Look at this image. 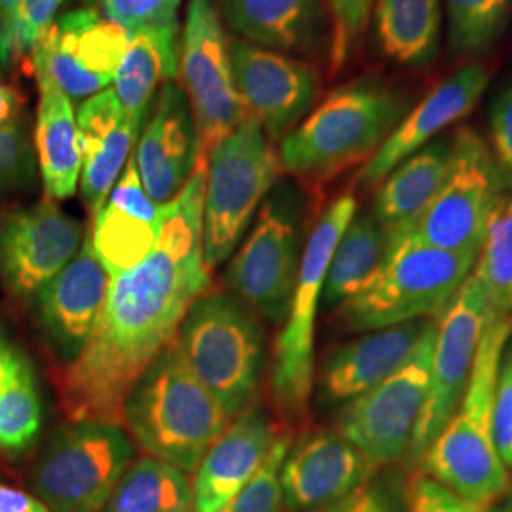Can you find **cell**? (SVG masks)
Returning <instances> with one entry per match:
<instances>
[{
    "label": "cell",
    "instance_id": "32",
    "mask_svg": "<svg viewBox=\"0 0 512 512\" xmlns=\"http://www.w3.org/2000/svg\"><path fill=\"white\" fill-rule=\"evenodd\" d=\"M473 275L484 293L490 315L497 319H511L512 196L503 198L495 207Z\"/></svg>",
    "mask_w": 512,
    "mask_h": 512
},
{
    "label": "cell",
    "instance_id": "36",
    "mask_svg": "<svg viewBox=\"0 0 512 512\" xmlns=\"http://www.w3.org/2000/svg\"><path fill=\"white\" fill-rule=\"evenodd\" d=\"M330 12L329 71L348 69L363 46L376 0H327Z\"/></svg>",
    "mask_w": 512,
    "mask_h": 512
},
{
    "label": "cell",
    "instance_id": "5",
    "mask_svg": "<svg viewBox=\"0 0 512 512\" xmlns=\"http://www.w3.org/2000/svg\"><path fill=\"white\" fill-rule=\"evenodd\" d=\"M478 255L452 253L404 234L387 239L382 266L363 291L338 310L351 332L435 321L452 304L475 268Z\"/></svg>",
    "mask_w": 512,
    "mask_h": 512
},
{
    "label": "cell",
    "instance_id": "48",
    "mask_svg": "<svg viewBox=\"0 0 512 512\" xmlns=\"http://www.w3.org/2000/svg\"><path fill=\"white\" fill-rule=\"evenodd\" d=\"M23 97L12 86L0 82V124H8L21 116Z\"/></svg>",
    "mask_w": 512,
    "mask_h": 512
},
{
    "label": "cell",
    "instance_id": "39",
    "mask_svg": "<svg viewBox=\"0 0 512 512\" xmlns=\"http://www.w3.org/2000/svg\"><path fill=\"white\" fill-rule=\"evenodd\" d=\"M101 14L118 23L129 35L152 29V27H173L181 0H99Z\"/></svg>",
    "mask_w": 512,
    "mask_h": 512
},
{
    "label": "cell",
    "instance_id": "44",
    "mask_svg": "<svg viewBox=\"0 0 512 512\" xmlns=\"http://www.w3.org/2000/svg\"><path fill=\"white\" fill-rule=\"evenodd\" d=\"M408 512H486L461 499L427 475L416 476L408 486Z\"/></svg>",
    "mask_w": 512,
    "mask_h": 512
},
{
    "label": "cell",
    "instance_id": "50",
    "mask_svg": "<svg viewBox=\"0 0 512 512\" xmlns=\"http://www.w3.org/2000/svg\"><path fill=\"white\" fill-rule=\"evenodd\" d=\"M486 512H512V492H507L501 499H497V505L488 507Z\"/></svg>",
    "mask_w": 512,
    "mask_h": 512
},
{
    "label": "cell",
    "instance_id": "28",
    "mask_svg": "<svg viewBox=\"0 0 512 512\" xmlns=\"http://www.w3.org/2000/svg\"><path fill=\"white\" fill-rule=\"evenodd\" d=\"M38 88L35 152L40 181L48 200L65 202L73 198L82 171L76 112L71 99L54 84L38 80Z\"/></svg>",
    "mask_w": 512,
    "mask_h": 512
},
{
    "label": "cell",
    "instance_id": "34",
    "mask_svg": "<svg viewBox=\"0 0 512 512\" xmlns=\"http://www.w3.org/2000/svg\"><path fill=\"white\" fill-rule=\"evenodd\" d=\"M139 137L141 129L137 128L128 116H124L120 126L114 129L103 143H99L92 152L82 156L78 186L82 202L92 217H95L107 202L110 190L114 188L124 167L131 160Z\"/></svg>",
    "mask_w": 512,
    "mask_h": 512
},
{
    "label": "cell",
    "instance_id": "17",
    "mask_svg": "<svg viewBox=\"0 0 512 512\" xmlns=\"http://www.w3.org/2000/svg\"><path fill=\"white\" fill-rule=\"evenodd\" d=\"M239 97L268 139L283 141L308 114L319 76L310 63L260 48L247 40H228Z\"/></svg>",
    "mask_w": 512,
    "mask_h": 512
},
{
    "label": "cell",
    "instance_id": "8",
    "mask_svg": "<svg viewBox=\"0 0 512 512\" xmlns=\"http://www.w3.org/2000/svg\"><path fill=\"white\" fill-rule=\"evenodd\" d=\"M355 213V196L344 194L330 203L313 226L304 243L298 279L283 329L275 338L270 378L272 395L279 414L293 423L304 420L310 410L315 380V317L321 304L330 256Z\"/></svg>",
    "mask_w": 512,
    "mask_h": 512
},
{
    "label": "cell",
    "instance_id": "51",
    "mask_svg": "<svg viewBox=\"0 0 512 512\" xmlns=\"http://www.w3.org/2000/svg\"><path fill=\"white\" fill-rule=\"evenodd\" d=\"M0 76H2V69H0Z\"/></svg>",
    "mask_w": 512,
    "mask_h": 512
},
{
    "label": "cell",
    "instance_id": "4",
    "mask_svg": "<svg viewBox=\"0 0 512 512\" xmlns=\"http://www.w3.org/2000/svg\"><path fill=\"white\" fill-rule=\"evenodd\" d=\"M403 97L378 78H361L330 92L281 141V169L304 183H327L365 165L403 120Z\"/></svg>",
    "mask_w": 512,
    "mask_h": 512
},
{
    "label": "cell",
    "instance_id": "35",
    "mask_svg": "<svg viewBox=\"0 0 512 512\" xmlns=\"http://www.w3.org/2000/svg\"><path fill=\"white\" fill-rule=\"evenodd\" d=\"M448 44L458 55L490 50L511 19L512 0H444Z\"/></svg>",
    "mask_w": 512,
    "mask_h": 512
},
{
    "label": "cell",
    "instance_id": "22",
    "mask_svg": "<svg viewBox=\"0 0 512 512\" xmlns=\"http://www.w3.org/2000/svg\"><path fill=\"white\" fill-rule=\"evenodd\" d=\"M279 433L272 416L258 406L243 410L203 456L194 473L196 512H220L255 476Z\"/></svg>",
    "mask_w": 512,
    "mask_h": 512
},
{
    "label": "cell",
    "instance_id": "37",
    "mask_svg": "<svg viewBox=\"0 0 512 512\" xmlns=\"http://www.w3.org/2000/svg\"><path fill=\"white\" fill-rule=\"evenodd\" d=\"M37 165L27 120L19 116L0 124V200L31 190L37 181Z\"/></svg>",
    "mask_w": 512,
    "mask_h": 512
},
{
    "label": "cell",
    "instance_id": "27",
    "mask_svg": "<svg viewBox=\"0 0 512 512\" xmlns=\"http://www.w3.org/2000/svg\"><path fill=\"white\" fill-rule=\"evenodd\" d=\"M179 25L152 27L129 35L128 48L114 74V93L124 114L143 131L158 86L179 76Z\"/></svg>",
    "mask_w": 512,
    "mask_h": 512
},
{
    "label": "cell",
    "instance_id": "24",
    "mask_svg": "<svg viewBox=\"0 0 512 512\" xmlns=\"http://www.w3.org/2000/svg\"><path fill=\"white\" fill-rule=\"evenodd\" d=\"M427 325V321H412L370 330L332 349L319 372L321 403H349L382 384L403 365Z\"/></svg>",
    "mask_w": 512,
    "mask_h": 512
},
{
    "label": "cell",
    "instance_id": "12",
    "mask_svg": "<svg viewBox=\"0 0 512 512\" xmlns=\"http://www.w3.org/2000/svg\"><path fill=\"white\" fill-rule=\"evenodd\" d=\"M179 76L196 122L198 167H205L213 148L247 116L236 88L230 46L215 0L188 2Z\"/></svg>",
    "mask_w": 512,
    "mask_h": 512
},
{
    "label": "cell",
    "instance_id": "15",
    "mask_svg": "<svg viewBox=\"0 0 512 512\" xmlns=\"http://www.w3.org/2000/svg\"><path fill=\"white\" fill-rule=\"evenodd\" d=\"M128 42V31L93 6L61 12L31 52L37 80L69 99L92 97L114 80Z\"/></svg>",
    "mask_w": 512,
    "mask_h": 512
},
{
    "label": "cell",
    "instance_id": "2",
    "mask_svg": "<svg viewBox=\"0 0 512 512\" xmlns=\"http://www.w3.org/2000/svg\"><path fill=\"white\" fill-rule=\"evenodd\" d=\"M230 421L175 340L148 365L124 403V427L133 442L186 475L196 473Z\"/></svg>",
    "mask_w": 512,
    "mask_h": 512
},
{
    "label": "cell",
    "instance_id": "41",
    "mask_svg": "<svg viewBox=\"0 0 512 512\" xmlns=\"http://www.w3.org/2000/svg\"><path fill=\"white\" fill-rule=\"evenodd\" d=\"M494 439L497 454L512 476V342L503 349L494 397Z\"/></svg>",
    "mask_w": 512,
    "mask_h": 512
},
{
    "label": "cell",
    "instance_id": "3",
    "mask_svg": "<svg viewBox=\"0 0 512 512\" xmlns=\"http://www.w3.org/2000/svg\"><path fill=\"white\" fill-rule=\"evenodd\" d=\"M511 334L512 319H488L458 410L420 461L429 478L482 509L511 486L494 439L495 384Z\"/></svg>",
    "mask_w": 512,
    "mask_h": 512
},
{
    "label": "cell",
    "instance_id": "47",
    "mask_svg": "<svg viewBox=\"0 0 512 512\" xmlns=\"http://www.w3.org/2000/svg\"><path fill=\"white\" fill-rule=\"evenodd\" d=\"M0 512H50L37 495L0 484Z\"/></svg>",
    "mask_w": 512,
    "mask_h": 512
},
{
    "label": "cell",
    "instance_id": "7",
    "mask_svg": "<svg viewBox=\"0 0 512 512\" xmlns=\"http://www.w3.org/2000/svg\"><path fill=\"white\" fill-rule=\"evenodd\" d=\"M281 171L272 141L249 114L213 148L203 192V260L209 272L234 255Z\"/></svg>",
    "mask_w": 512,
    "mask_h": 512
},
{
    "label": "cell",
    "instance_id": "42",
    "mask_svg": "<svg viewBox=\"0 0 512 512\" xmlns=\"http://www.w3.org/2000/svg\"><path fill=\"white\" fill-rule=\"evenodd\" d=\"M490 150L503 179L512 190V84L495 97L490 110Z\"/></svg>",
    "mask_w": 512,
    "mask_h": 512
},
{
    "label": "cell",
    "instance_id": "18",
    "mask_svg": "<svg viewBox=\"0 0 512 512\" xmlns=\"http://www.w3.org/2000/svg\"><path fill=\"white\" fill-rule=\"evenodd\" d=\"M110 281L88 234L73 260L33 300L42 340L61 365H71L86 348Z\"/></svg>",
    "mask_w": 512,
    "mask_h": 512
},
{
    "label": "cell",
    "instance_id": "49",
    "mask_svg": "<svg viewBox=\"0 0 512 512\" xmlns=\"http://www.w3.org/2000/svg\"><path fill=\"white\" fill-rule=\"evenodd\" d=\"M19 357H21V353L18 349H14L4 340H0V380L12 370V366L18 363Z\"/></svg>",
    "mask_w": 512,
    "mask_h": 512
},
{
    "label": "cell",
    "instance_id": "20",
    "mask_svg": "<svg viewBox=\"0 0 512 512\" xmlns=\"http://www.w3.org/2000/svg\"><path fill=\"white\" fill-rule=\"evenodd\" d=\"M135 165L156 205L175 200L198 167V133L183 86L165 82L135 147Z\"/></svg>",
    "mask_w": 512,
    "mask_h": 512
},
{
    "label": "cell",
    "instance_id": "23",
    "mask_svg": "<svg viewBox=\"0 0 512 512\" xmlns=\"http://www.w3.org/2000/svg\"><path fill=\"white\" fill-rule=\"evenodd\" d=\"M162 205L148 198L131 158L109 198L93 217V251L110 277L126 274L147 258L158 239Z\"/></svg>",
    "mask_w": 512,
    "mask_h": 512
},
{
    "label": "cell",
    "instance_id": "16",
    "mask_svg": "<svg viewBox=\"0 0 512 512\" xmlns=\"http://www.w3.org/2000/svg\"><path fill=\"white\" fill-rule=\"evenodd\" d=\"M86 228L52 200L0 213V283L19 302L37 294L78 253Z\"/></svg>",
    "mask_w": 512,
    "mask_h": 512
},
{
    "label": "cell",
    "instance_id": "40",
    "mask_svg": "<svg viewBox=\"0 0 512 512\" xmlns=\"http://www.w3.org/2000/svg\"><path fill=\"white\" fill-rule=\"evenodd\" d=\"M124 110L114 90H103L88 97L76 110V124L82 156L103 143L124 120Z\"/></svg>",
    "mask_w": 512,
    "mask_h": 512
},
{
    "label": "cell",
    "instance_id": "26",
    "mask_svg": "<svg viewBox=\"0 0 512 512\" xmlns=\"http://www.w3.org/2000/svg\"><path fill=\"white\" fill-rule=\"evenodd\" d=\"M452 141H433L408 156L378 184L374 217L385 238L406 234L435 200L452 165Z\"/></svg>",
    "mask_w": 512,
    "mask_h": 512
},
{
    "label": "cell",
    "instance_id": "1",
    "mask_svg": "<svg viewBox=\"0 0 512 512\" xmlns=\"http://www.w3.org/2000/svg\"><path fill=\"white\" fill-rule=\"evenodd\" d=\"M205 167H196L181 194L162 205L152 253L110 281L92 336L59 378L69 421L124 427L129 391L177 336L190 304L207 291L203 260Z\"/></svg>",
    "mask_w": 512,
    "mask_h": 512
},
{
    "label": "cell",
    "instance_id": "10",
    "mask_svg": "<svg viewBox=\"0 0 512 512\" xmlns=\"http://www.w3.org/2000/svg\"><path fill=\"white\" fill-rule=\"evenodd\" d=\"M302 224L304 205L296 188L275 184L226 272L228 291L272 325L285 321L293 298L304 253Z\"/></svg>",
    "mask_w": 512,
    "mask_h": 512
},
{
    "label": "cell",
    "instance_id": "33",
    "mask_svg": "<svg viewBox=\"0 0 512 512\" xmlns=\"http://www.w3.org/2000/svg\"><path fill=\"white\" fill-rule=\"evenodd\" d=\"M42 427V403L29 361L18 363L0 380V448L18 454L35 444Z\"/></svg>",
    "mask_w": 512,
    "mask_h": 512
},
{
    "label": "cell",
    "instance_id": "25",
    "mask_svg": "<svg viewBox=\"0 0 512 512\" xmlns=\"http://www.w3.org/2000/svg\"><path fill=\"white\" fill-rule=\"evenodd\" d=\"M215 4L234 37L279 54H306L321 35V0H217Z\"/></svg>",
    "mask_w": 512,
    "mask_h": 512
},
{
    "label": "cell",
    "instance_id": "11",
    "mask_svg": "<svg viewBox=\"0 0 512 512\" xmlns=\"http://www.w3.org/2000/svg\"><path fill=\"white\" fill-rule=\"evenodd\" d=\"M452 143L446 181L406 234L442 251L478 255L505 186L492 150L475 129H459Z\"/></svg>",
    "mask_w": 512,
    "mask_h": 512
},
{
    "label": "cell",
    "instance_id": "45",
    "mask_svg": "<svg viewBox=\"0 0 512 512\" xmlns=\"http://www.w3.org/2000/svg\"><path fill=\"white\" fill-rule=\"evenodd\" d=\"M393 499L382 484L366 482L353 494L317 512H393Z\"/></svg>",
    "mask_w": 512,
    "mask_h": 512
},
{
    "label": "cell",
    "instance_id": "19",
    "mask_svg": "<svg viewBox=\"0 0 512 512\" xmlns=\"http://www.w3.org/2000/svg\"><path fill=\"white\" fill-rule=\"evenodd\" d=\"M378 467L338 431H321L289 450L281 469L283 507L317 512L353 494Z\"/></svg>",
    "mask_w": 512,
    "mask_h": 512
},
{
    "label": "cell",
    "instance_id": "9",
    "mask_svg": "<svg viewBox=\"0 0 512 512\" xmlns=\"http://www.w3.org/2000/svg\"><path fill=\"white\" fill-rule=\"evenodd\" d=\"M135 454L126 427L69 421L59 425L40 450L29 484L50 512L105 511Z\"/></svg>",
    "mask_w": 512,
    "mask_h": 512
},
{
    "label": "cell",
    "instance_id": "29",
    "mask_svg": "<svg viewBox=\"0 0 512 512\" xmlns=\"http://www.w3.org/2000/svg\"><path fill=\"white\" fill-rule=\"evenodd\" d=\"M374 25L382 54L404 67H425L439 54L440 0H376Z\"/></svg>",
    "mask_w": 512,
    "mask_h": 512
},
{
    "label": "cell",
    "instance_id": "46",
    "mask_svg": "<svg viewBox=\"0 0 512 512\" xmlns=\"http://www.w3.org/2000/svg\"><path fill=\"white\" fill-rule=\"evenodd\" d=\"M23 0H0V69H12L19 61L14 27Z\"/></svg>",
    "mask_w": 512,
    "mask_h": 512
},
{
    "label": "cell",
    "instance_id": "43",
    "mask_svg": "<svg viewBox=\"0 0 512 512\" xmlns=\"http://www.w3.org/2000/svg\"><path fill=\"white\" fill-rule=\"evenodd\" d=\"M63 2L65 0H23L21 2L16 27H14L19 59L33 52L40 37L57 18Z\"/></svg>",
    "mask_w": 512,
    "mask_h": 512
},
{
    "label": "cell",
    "instance_id": "21",
    "mask_svg": "<svg viewBox=\"0 0 512 512\" xmlns=\"http://www.w3.org/2000/svg\"><path fill=\"white\" fill-rule=\"evenodd\" d=\"M488 82L490 74L478 63H469L446 78L427 93L416 109L404 114L382 147L363 165L355 184L361 188H376L408 156L433 143L444 129L469 116L486 92Z\"/></svg>",
    "mask_w": 512,
    "mask_h": 512
},
{
    "label": "cell",
    "instance_id": "38",
    "mask_svg": "<svg viewBox=\"0 0 512 512\" xmlns=\"http://www.w3.org/2000/svg\"><path fill=\"white\" fill-rule=\"evenodd\" d=\"M291 450V437L279 435L255 476L220 512H279L283 507L281 469Z\"/></svg>",
    "mask_w": 512,
    "mask_h": 512
},
{
    "label": "cell",
    "instance_id": "31",
    "mask_svg": "<svg viewBox=\"0 0 512 512\" xmlns=\"http://www.w3.org/2000/svg\"><path fill=\"white\" fill-rule=\"evenodd\" d=\"M105 512H196L192 482L162 459H135L110 495Z\"/></svg>",
    "mask_w": 512,
    "mask_h": 512
},
{
    "label": "cell",
    "instance_id": "6",
    "mask_svg": "<svg viewBox=\"0 0 512 512\" xmlns=\"http://www.w3.org/2000/svg\"><path fill=\"white\" fill-rule=\"evenodd\" d=\"M175 342L232 420L253 406L264 370V329L238 296L203 291L184 313Z\"/></svg>",
    "mask_w": 512,
    "mask_h": 512
},
{
    "label": "cell",
    "instance_id": "30",
    "mask_svg": "<svg viewBox=\"0 0 512 512\" xmlns=\"http://www.w3.org/2000/svg\"><path fill=\"white\" fill-rule=\"evenodd\" d=\"M385 247L384 228L374 213H355L330 256L321 304L340 308L363 291L382 266Z\"/></svg>",
    "mask_w": 512,
    "mask_h": 512
},
{
    "label": "cell",
    "instance_id": "14",
    "mask_svg": "<svg viewBox=\"0 0 512 512\" xmlns=\"http://www.w3.org/2000/svg\"><path fill=\"white\" fill-rule=\"evenodd\" d=\"M490 317L484 293L471 272L437 325L429 391L406 454L412 461L420 463L458 410Z\"/></svg>",
    "mask_w": 512,
    "mask_h": 512
},
{
    "label": "cell",
    "instance_id": "13",
    "mask_svg": "<svg viewBox=\"0 0 512 512\" xmlns=\"http://www.w3.org/2000/svg\"><path fill=\"white\" fill-rule=\"evenodd\" d=\"M435 338L437 323H429L403 365L340 414L338 433L378 469L408 454L429 391Z\"/></svg>",
    "mask_w": 512,
    "mask_h": 512
}]
</instances>
